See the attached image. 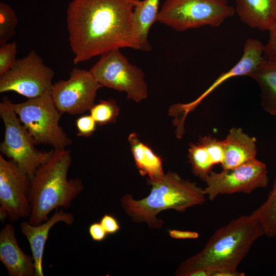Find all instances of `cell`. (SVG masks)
Wrapping results in <instances>:
<instances>
[{
    "label": "cell",
    "instance_id": "26",
    "mask_svg": "<svg viewBox=\"0 0 276 276\" xmlns=\"http://www.w3.org/2000/svg\"><path fill=\"white\" fill-rule=\"evenodd\" d=\"M76 125L79 136L88 137L91 135L96 129L97 123L89 115L80 117L76 120Z\"/></svg>",
    "mask_w": 276,
    "mask_h": 276
},
{
    "label": "cell",
    "instance_id": "4",
    "mask_svg": "<svg viewBox=\"0 0 276 276\" xmlns=\"http://www.w3.org/2000/svg\"><path fill=\"white\" fill-rule=\"evenodd\" d=\"M69 150L54 149L44 164L36 171L31 179L29 201L31 213L28 222L39 225L49 219V215L59 208L67 209L83 190L79 178L68 179L72 164Z\"/></svg>",
    "mask_w": 276,
    "mask_h": 276
},
{
    "label": "cell",
    "instance_id": "17",
    "mask_svg": "<svg viewBox=\"0 0 276 276\" xmlns=\"http://www.w3.org/2000/svg\"><path fill=\"white\" fill-rule=\"evenodd\" d=\"M240 20L252 29L267 31L276 24V0H235Z\"/></svg>",
    "mask_w": 276,
    "mask_h": 276
},
{
    "label": "cell",
    "instance_id": "14",
    "mask_svg": "<svg viewBox=\"0 0 276 276\" xmlns=\"http://www.w3.org/2000/svg\"><path fill=\"white\" fill-rule=\"evenodd\" d=\"M0 260L9 276H35V267L32 256L20 248L15 228L7 223L0 232Z\"/></svg>",
    "mask_w": 276,
    "mask_h": 276
},
{
    "label": "cell",
    "instance_id": "12",
    "mask_svg": "<svg viewBox=\"0 0 276 276\" xmlns=\"http://www.w3.org/2000/svg\"><path fill=\"white\" fill-rule=\"evenodd\" d=\"M101 87L89 71L74 68L67 80L53 84L51 96L62 114H80L95 104L97 93Z\"/></svg>",
    "mask_w": 276,
    "mask_h": 276
},
{
    "label": "cell",
    "instance_id": "9",
    "mask_svg": "<svg viewBox=\"0 0 276 276\" xmlns=\"http://www.w3.org/2000/svg\"><path fill=\"white\" fill-rule=\"evenodd\" d=\"M54 75L53 70L35 51H31L0 75V93L14 91L28 99L51 93Z\"/></svg>",
    "mask_w": 276,
    "mask_h": 276
},
{
    "label": "cell",
    "instance_id": "13",
    "mask_svg": "<svg viewBox=\"0 0 276 276\" xmlns=\"http://www.w3.org/2000/svg\"><path fill=\"white\" fill-rule=\"evenodd\" d=\"M264 45L258 39L248 38L244 44L243 52L238 62L228 71L222 73L212 84L197 99L188 103L172 105L169 114L174 117V125L176 132H184V123L189 113L193 111L202 101L216 88L228 79L238 76H249L250 74L264 59Z\"/></svg>",
    "mask_w": 276,
    "mask_h": 276
},
{
    "label": "cell",
    "instance_id": "30",
    "mask_svg": "<svg viewBox=\"0 0 276 276\" xmlns=\"http://www.w3.org/2000/svg\"><path fill=\"white\" fill-rule=\"evenodd\" d=\"M169 234L171 238L176 239H195L199 237L197 232L192 231L171 229L169 230Z\"/></svg>",
    "mask_w": 276,
    "mask_h": 276
},
{
    "label": "cell",
    "instance_id": "28",
    "mask_svg": "<svg viewBox=\"0 0 276 276\" xmlns=\"http://www.w3.org/2000/svg\"><path fill=\"white\" fill-rule=\"evenodd\" d=\"M100 223L107 234H113L120 229L117 220L112 216L105 214L101 219Z\"/></svg>",
    "mask_w": 276,
    "mask_h": 276
},
{
    "label": "cell",
    "instance_id": "3",
    "mask_svg": "<svg viewBox=\"0 0 276 276\" xmlns=\"http://www.w3.org/2000/svg\"><path fill=\"white\" fill-rule=\"evenodd\" d=\"M147 182L151 186L147 197L135 200L131 194H126L120 201L133 222H146L150 228H162L164 221L156 216L163 211L172 209L183 213L190 208L203 204L206 201L203 189L175 172L169 171L157 180L147 178Z\"/></svg>",
    "mask_w": 276,
    "mask_h": 276
},
{
    "label": "cell",
    "instance_id": "5",
    "mask_svg": "<svg viewBox=\"0 0 276 276\" xmlns=\"http://www.w3.org/2000/svg\"><path fill=\"white\" fill-rule=\"evenodd\" d=\"M235 13L228 0H166L157 21L183 32L203 26L218 27Z\"/></svg>",
    "mask_w": 276,
    "mask_h": 276
},
{
    "label": "cell",
    "instance_id": "8",
    "mask_svg": "<svg viewBox=\"0 0 276 276\" xmlns=\"http://www.w3.org/2000/svg\"><path fill=\"white\" fill-rule=\"evenodd\" d=\"M89 71L102 87L125 92L129 99L140 102L148 96L144 72L131 64L120 49L101 54Z\"/></svg>",
    "mask_w": 276,
    "mask_h": 276
},
{
    "label": "cell",
    "instance_id": "29",
    "mask_svg": "<svg viewBox=\"0 0 276 276\" xmlns=\"http://www.w3.org/2000/svg\"><path fill=\"white\" fill-rule=\"evenodd\" d=\"M88 232L92 239L98 242L103 241L107 234L100 222L91 224Z\"/></svg>",
    "mask_w": 276,
    "mask_h": 276
},
{
    "label": "cell",
    "instance_id": "20",
    "mask_svg": "<svg viewBox=\"0 0 276 276\" xmlns=\"http://www.w3.org/2000/svg\"><path fill=\"white\" fill-rule=\"evenodd\" d=\"M128 141L140 174L143 176L147 175L151 180H157L163 177L165 174L163 171L162 157L141 142L136 133L130 134Z\"/></svg>",
    "mask_w": 276,
    "mask_h": 276
},
{
    "label": "cell",
    "instance_id": "18",
    "mask_svg": "<svg viewBox=\"0 0 276 276\" xmlns=\"http://www.w3.org/2000/svg\"><path fill=\"white\" fill-rule=\"evenodd\" d=\"M249 77L258 83L260 89L261 103L264 110L276 116V61L264 59Z\"/></svg>",
    "mask_w": 276,
    "mask_h": 276
},
{
    "label": "cell",
    "instance_id": "7",
    "mask_svg": "<svg viewBox=\"0 0 276 276\" xmlns=\"http://www.w3.org/2000/svg\"><path fill=\"white\" fill-rule=\"evenodd\" d=\"M11 102L5 97L0 103V116L5 126L4 139L1 143L0 151L31 179L37 170L50 158L54 149L43 152L35 148L32 136L21 123Z\"/></svg>",
    "mask_w": 276,
    "mask_h": 276
},
{
    "label": "cell",
    "instance_id": "19",
    "mask_svg": "<svg viewBox=\"0 0 276 276\" xmlns=\"http://www.w3.org/2000/svg\"><path fill=\"white\" fill-rule=\"evenodd\" d=\"M159 0L140 1L134 7L132 17L134 34L140 50L149 51L151 46L148 36L152 25L157 21Z\"/></svg>",
    "mask_w": 276,
    "mask_h": 276
},
{
    "label": "cell",
    "instance_id": "24",
    "mask_svg": "<svg viewBox=\"0 0 276 276\" xmlns=\"http://www.w3.org/2000/svg\"><path fill=\"white\" fill-rule=\"evenodd\" d=\"M18 20L14 11L7 4L0 3V44L14 35Z\"/></svg>",
    "mask_w": 276,
    "mask_h": 276
},
{
    "label": "cell",
    "instance_id": "25",
    "mask_svg": "<svg viewBox=\"0 0 276 276\" xmlns=\"http://www.w3.org/2000/svg\"><path fill=\"white\" fill-rule=\"evenodd\" d=\"M0 75L8 71L16 59L17 44L15 42L0 44Z\"/></svg>",
    "mask_w": 276,
    "mask_h": 276
},
{
    "label": "cell",
    "instance_id": "27",
    "mask_svg": "<svg viewBox=\"0 0 276 276\" xmlns=\"http://www.w3.org/2000/svg\"><path fill=\"white\" fill-rule=\"evenodd\" d=\"M269 37L264 45L263 56L265 59L276 61V24L268 30Z\"/></svg>",
    "mask_w": 276,
    "mask_h": 276
},
{
    "label": "cell",
    "instance_id": "2",
    "mask_svg": "<svg viewBox=\"0 0 276 276\" xmlns=\"http://www.w3.org/2000/svg\"><path fill=\"white\" fill-rule=\"evenodd\" d=\"M264 235L262 225L250 214L231 220L213 233L201 251L182 262L175 275L205 270L210 276H244L238 267Z\"/></svg>",
    "mask_w": 276,
    "mask_h": 276
},
{
    "label": "cell",
    "instance_id": "11",
    "mask_svg": "<svg viewBox=\"0 0 276 276\" xmlns=\"http://www.w3.org/2000/svg\"><path fill=\"white\" fill-rule=\"evenodd\" d=\"M31 179L12 159L0 154V218L10 221L29 218Z\"/></svg>",
    "mask_w": 276,
    "mask_h": 276
},
{
    "label": "cell",
    "instance_id": "21",
    "mask_svg": "<svg viewBox=\"0 0 276 276\" xmlns=\"http://www.w3.org/2000/svg\"><path fill=\"white\" fill-rule=\"evenodd\" d=\"M188 157L193 173L203 181L216 165L212 153L199 139L196 144L190 143Z\"/></svg>",
    "mask_w": 276,
    "mask_h": 276
},
{
    "label": "cell",
    "instance_id": "16",
    "mask_svg": "<svg viewBox=\"0 0 276 276\" xmlns=\"http://www.w3.org/2000/svg\"><path fill=\"white\" fill-rule=\"evenodd\" d=\"M222 169H230L257 158L255 137L249 135L239 127L231 129L225 139Z\"/></svg>",
    "mask_w": 276,
    "mask_h": 276
},
{
    "label": "cell",
    "instance_id": "10",
    "mask_svg": "<svg viewBox=\"0 0 276 276\" xmlns=\"http://www.w3.org/2000/svg\"><path fill=\"white\" fill-rule=\"evenodd\" d=\"M204 181V194L210 201L222 195L250 194L254 190L267 187L269 182L266 164L256 158L235 168L212 170Z\"/></svg>",
    "mask_w": 276,
    "mask_h": 276
},
{
    "label": "cell",
    "instance_id": "22",
    "mask_svg": "<svg viewBox=\"0 0 276 276\" xmlns=\"http://www.w3.org/2000/svg\"><path fill=\"white\" fill-rule=\"evenodd\" d=\"M250 215L261 223L265 236L276 237V178L266 200Z\"/></svg>",
    "mask_w": 276,
    "mask_h": 276
},
{
    "label": "cell",
    "instance_id": "23",
    "mask_svg": "<svg viewBox=\"0 0 276 276\" xmlns=\"http://www.w3.org/2000/svg\"><path fill=\"white\" fill-rule=\"evenodd\" d=\"M120 108L114 99L100 100L90 109V114L97 124L103 125L116 122Z\"/></svg>",
    "mask_w": 276,
    "mask_h": 276
},
{
    "label": "cell",
    "instance_id": "1",
    "mask_svg": "<svg viewBox=\"0 0 276 276\" xmlns=\"http://www.w3.org/2000/svg\"><path fill=\"white\" fill-rule=\"evenodd\" d=\"M140 0H73L66 11L74 64L113 49L140 50L132 22Z\"/></svg>",
    "mask_w": 276,
    "mask_h": 276
},
{
    "label": "cell",
    "instance_id": "6",
    "mask_svg": "<svg viewBox=\"0 0 276 276\" xmlns=\"http://www.w3.org/2000/svg\"><path fill=\"white\" fill-rule=\"evenodd\" d=\"M11 106L36 145L44 144L54 149H65L73 141L59 125L62 114L47 93Z\"/></svg>",
    "mask_w": 276,
    "mask_h": 276
},
{
    "label": "cell",
    "instance_id": "15",
    "mask_svg": "<svg viewBox=\"0 0 276 276\" xmlns=\"http://www.w3.org/2000/svg\"><path fill=\"white\" fill-rule=\"evenodd\" d=\"M75 220L74 215L63 209H56L51 217L39 225L31 224L28 221L20 224L21 233L28 240L35 267V276H43L42 259L46 242L51 228L57 223L62 222L71 225Z\"/></svg>",
    "mask_w": 276,
    "mask_h": 276
}]
</instances>
